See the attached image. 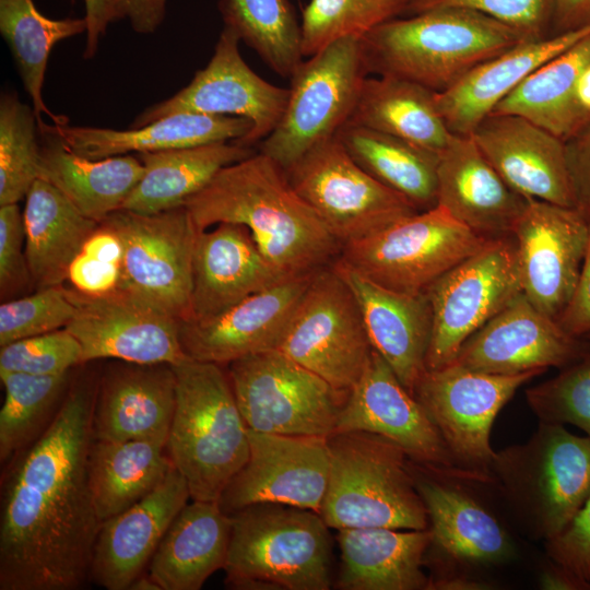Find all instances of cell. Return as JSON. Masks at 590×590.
Masks as SVG:
<instances>
[{
    "label": "cell",
    "mask_w": 590,
    "mask_h": 590,
    "mask_svg": "<svg viewBox=\"0 0 590 590\" xmlns=\"http://www.w3.org/2000/svg\"><path fill=\"white\" fill-rule=\"evenodd\" d=\"M98 382L81 377L2 477L0 590H78L102 526L90 482Z\"/></svg>",
    "instance_id": "cell-1"
},
{
    "label": "cell",
    "mask_w": 590,
    "mask_h": 590,
    "mask_svg": "<svg viewBox=\"0 0 590 590\" xmlns=\"http://www.w3.org/2000/svg\"><path fill=\"white\" fill-rule=\"evenodd\" d=\"M428 516L427 590H492L499 576L526 559L520 533L492 476L436 468L409 459Z\"/></svg>",
    "instance_id": "cell-2"
},
{
    "label": "cell",
    "mask_w": 590,
    "mask_h": 590,
    "mask_svg": "<svg viewBox=\"0 0 590 590\" xmlns=\"http://www.w3.org/2000/svg\"><path fill=\"white\" fill-rule=\"evenodd\" d=\"M184 205L200 232L221 223L246 226L266 258L287 276L330 266L342 248L285 170L260 151L223 167Z\"/></svg>",
    "instance_id": "cell-3"
},
{
    "label": "cell",
    "mask_w": 590,
    "mask_h": 590,
    "mask_svg": "<svg viewBox=\"0 0 590 590\" xmlns=\"http://www.w3.org/2000/svg\"><path fill=\"white\" fill-rule=\"evenodd\" d=\"M526 39L480 12L439 8L390 20L361 37L367 74L403 79L441 93Z\"/></svg>",
    "instance_id": "cell-4"
},
{
    "label": "cell",
    "mask_w": 590,
    "mask_h": 590,
    "mask_svg": "<svg viewBox=\"0 0 590 590\" xmlns=\"http://www.w3.org/2000/svg\"><path fill=\"white\" fill-rule=\"evenodd\" d=\"M491 475L518 532L544 544L590 495V437L539 422L527 441L495 451Z\"/></svg>",
    "instance_id": "cell-5"
},
{
    "label": "cell",
    "mask_w": 590,
    "mask_h": 590,
    "mask_svg": "<svg viewBox=\"0 0 590 590\" xmlns=\"http://www.w3.org/2000/svg\"><path fill=\"white\" fill-rule=\"evenodd\" d=\"M176 404L166 449L193 500L217 502L249 457L248 427L221 365H173Z\"/></svg>",
    "instance_id": "cell-6"
},
{
    "label": "cell",
    "mask_w": 590,
    "mask_h": 590,
    "mask_svg": "<svg viewBox=\"0 0 590 590\" xmlns=\"http://www.w3.org/2000/svg\"><path fill=\"white\" fill-rule=\"evenodd\" d=\"M232 516L226 585L243 590H329L332 539L310 509L255 504Z\"/></svg>",
    "instance_id": "cell-7"
},
{
    "label": "cell",
    "mask_w": 590,
    "mask_h": 590,
    "mask_svg": "<svg viewBox=\"0 0 590 590\" xmlns=\"http://www.w3.org/2000/svg\"><path fill=\"white\" fill-rule=\"evenodd\" d=\"M328 444L329 482L319 515L329 528L428 529L403 449L365 432L335 433Z\"/></svg>",
    "instance_id": "cell-8"
},
{
    "label": "cell",
    "mask_w": 590,
    "mask_h": 590,
    "mask_svg": "<svg viewBox=\"0 0 590 590\" xmlns=\"http://www.w3.org/2000/svg\"><path fill=\"white\" fill-rule=\"evenodd\" d=\"M491 239L471 231L437 204L344 244L337 259L379 286L422 294Z\"/></svg>",
    "instance_id": "cell-9"
},
{
    "label": "cell",
    "mask_w": 590,
    "mask_h": 590,
    "mask_svg": "<svg viewBox=\"0 0 590 590\" xmlns=\"http://www.w3.org/2000/svg\"><path fill=\"white\" fill-rule=\"evenodd\" d=\"M367 75L357 36L339 38L304 59L290 78L284 113L259 151L286 172L349 121Z\"/></svg>",
    "instance_id": "cell-10"
},
{
    "label": "cell",
    "mask_w": 590,
    "mask_h": 590,
    "mask_svg": "<svg viewBox=\"0 0 590 590\" xmlns=\"http://www.w3.org/2000/svg\"><path fill=\"white\" fill-rule=\"evenodd\" d=\"M228 378L251 430L330 437L346 394L279 350L236 359Z\"/></svg>",
    "instance_id": "cell-11"
},
{
    "label": "cell",
    "mask_w": 590,
    "mask_h": 590,
    "mask_svg": "<svg viewBox=\"0 0 590 590\" xmlns=\"http://www.w3.org/2000/svg\"><path fill=\"white\" fill-rule=\"evenodd\" d=\"M102 223L110 226L122 244L118 290L178 321L189 320L193 253L200 231L186 206L154 214L120 209Z\"/></svg>",
    "instance_id": "cell-12"
},
{
    "label": "cell",
    "mask_w": 590,
    "mask_h": 590,
    "mask_svg": "<svg viewBox=\"0 0 590 590\" xmlns=\"http://www.w3.org/2000/svg\"><path fill=\"white\" fill-rule=\"evenodd\" d=\"M285 173L342 246L420 212L365 172L337 137L310 149Z\"/></svg>",
    "instance_id": "cell-13"
},
{
    "label": "cell",
    "mask_w": 590,
    "mask_h": 590,
    "mask_svg": "<svg viewBox=\"0 0 590 590\" xmlns=\"http://www.w3.org/2000/svg\"><path fill=\"white\" fill-rule=\"evenodd\" d=\"M278 350L341 392L362 377L373 347L357 300L332 263L312 275Z\"/></svg>",
    "instance_id": "cell-14"
},
{
    "label": "cell",
    "mask_w": 590,
    "mask_h": 590,
    "mask_svg": "<svg viewBox=\"0 0 590 590\" xmlns=\"http://www.w3.org/2000/svg\"><path fill=\"white\" fill-rule=\"evenodd\" d=\"M521 293L512 236L493 238L425 292L433 327L426 368L450 364L462 344Z\"/></svg>",
    "instance_id": "cell-15"
},
{
    "label": "cell",
    "mask_w": 590,
    "mask_h": 590,
    "mask_svg": "<svg viewBox=\"0 0 590 590\" xmlns=\"http://www.w3.org/2000/svg\"><path fill=\"white\" fill-rule=\"evenodd\" d=\"M543 370L495 375L450 363L426 369L413 396L438 429L460 470L491 475V430L516 391Z\"/></svg>",
    "instance_id": "cell-16"
},
{
    "label": "cell",
    "mask_w": 590,
    "mask_h": 590,
    "mask_svg": "<svg viewBox=\"0 0 590 590\" xmlns=\"http://www.w3.org/2000/svg\"><path fill=\"white\" fill-rule=\"evenodd\" d=\"M239 42L238 35L224 26L208 64L175 95L140 113L130 127L179 113L235 116L252 123L250 132L236 143L252 148L264 140L278 126L290 90L258 75L241 57Z\"/></svg>",
    "instance_id": "cell-17"
},
{
    "label": "cell",
    "mask_w": 590,
    "mask_h": 590,
    "mask_svg": "<svg viewBox=\"0 0 590 590\" xmlns=\"http://www.w3.org/2000/svg\"><path fill=\"white\" fill-rule=\"evenodd\" d=\"M249 457L219 505L232 515L255 504L320 512L330 472L327 437L269 434L248 428Z\"/></svg>",
    "instance_id": "cell-18"
},
{
    "label": "cell",
    "mask_w": 590,
    "mask_h": 590,
    "mask_svg": "<svg viewBox=\"0 0 590 590\" xmlns=\"http://www.w3.org/2000/svg\"><path fill=\"white\" fill-rule=\"evenodd\" d=\"M511 236L521 292L557 321L579 278L589 239V216L579 208L528 199Z\"/></svg>",
    "instance_id": "cell-19"
},
{
    "label": "cell",
    "mask_w": 590,
    "mask_h": 590,
    "mask_svg": "<svg viewBox=\"0 0 590 590\" xmlns=\"http://www.w3.org/2000/svg\"><path fill=\"white\" fill-rule=\"evenodd\" d=\"M75 314L66 329L82 347L83 364L116 358L135 364L175 365L188 358L179 321L122 291L86 295L68 288Z\"/></svg>",
    "instance_id": "cell-20"
},
{
    "label": "cell",
    "mask_w": 590,
    "mask_h": 590,
    "mask_svg": "<svg viewBox=\"0 0 590 590\" xmlns=\"http://www.w3.org/2000/svg\"><path fill=\"white\" fill-rule=\"evenodd\" d=\"M314 274L284 278L211 318L179 321L185 355L223 365L278 350Z\"/></svg>",
    "instance_id": "cell-21"
},
{
    "label": "cell",
    "mask_w": 590,
    "mask_h": 590,
    "mask_svg": "<svg viewBox=\"0 0 590 590\" xmlns=\"http://www.w3.org/2000/svg\"><path fill=\"white\" fill-rule=\"evenodd\" d=\"M346 432L381 436L421 464L459 469L421 403L375 350L340 412L335 433Z\"/></svg>",
    "instance_id": "cell-22"
},
{
    "label": "cell",
    "mask_w": 590,
    "mask_h": 590,
    "mask_svg": "<svg viewBox=\"0 0 590 590\" xmlns=\"http://www.w3.org/2000/svg\"><path fill=\"white\" fill-rule=\"evenodd\" d=\"M588 350L519 293L473 333L451 363L495 375L563 368Z\"/></svg>",
    "instance_id": "cell-23"
},
{
    "label": "cell",
    "mask_w": 590,
    "mask_h": 590,
    "mask_svg": "<svg viewBox=\"0 0 590 590\" xmlns=\"http://www.w3.org/2000/svg\"><path fill=\"white\" fill-rule=\"evenodd\" d=\"M481 152L520 196L579 208L566 142L529 119L487 115L470 134Z\"/></svg>",
    "instance_id": "cell-24"
},
{
    "label": "cell",
    "mask_w": 590,
    "mask_h": 590,
    "mask_svg": "<svg viewBox=\"0 0 590 590\" xmlns=\"http://www.w3.org/2000/svg\"><path fill=\"white\" fill-rule=\"evenodd\" d=\"M189 498L187 482L173 465L149 495L103 521L94 545L90 579L107 590H129Z\"/></svg>",
    "instance_id": "cell-25"
},
{
    "label": "cell",
    "mask_w": 590,
    "mask_h": 590,
    "mask_svg": "<svg viewBox=\"0 0 590 590\" xmlns=\"http://www.w3.org/2000/svg\"><path fill=\"white\" fill-rule=\"evenodd\" d=\"M437 175L438 205L481 236H511L528 198L509 187L470 134L452 133Z\"/></svg>",
    "instance_id": "cell-26"
},
{
    "label": "cell",
    "mask_w": 590,
    "mask_h": 590,
    "mask_svg": "<svg viewBox=\"0 0 590 590\" xmlns=\"http://www.w3.org/2000/svg\"><path fill=\"white\" fill-rule=\"evenodd\" d=\"M284 278L287 275L271 264L246 226L221 223L210 232H199L189 320L216 316Z\"/></svg>",
    "instance_id": "cell-27"
},
{
    "label": "cell",
    "mask_w": 590,
    "mask_h": 590,
    "mask_svg": "<svg viewBox=\"0 0 590 590\" xmlns=\"http://www.w3.org/2000/svg\"><path fill=\"white\" fill-rule=\"evenodd\" d=\"M332 264L357 300L373 350L413 394L427 369L426 356L433 327L427 295L394 292L365 279L338 259Z\"/></svg>",
    "instance_id": "cell-28"
},
{
    "label": "cell",
    "mask_w": 590,
    "mask_h": 590,
    "mask_svg": "<svg viewBox=\"0 0 590 590\" xmlns=\"http://www.w3.org/2000/svg\"><path fill=\"white\" fill-rule=\"evenodd\" d=\"M175 404L173 365L122 362L108 368L98 381L94 438L104 441L167 439Z\"/></svg>",
    "instance_id": "cell-29"
},
{
    "label": "cell",
    "mask_w": 590,
    "mask_h": 590,
    "mask_svg": "<svg viewBox=\"0 0 590 590\" xmlns=\"http://www.w3.org/2000/svg\"><path fill=\"white\" fill-rule=\"evenodd\" d=\"M251 128L252 123L241 117L179 113L127 130L46 123L39 129V134L56 135L75 154L101 160L129 153L237 142Z\"/></svg>",
    "instance_id": "cell-30"
},
{
    "label": "cell",
    "mask_w": 590,
    "mask_h": 590,
    "mask_svg": "<svg viewBox=\"0 0 590 590\" xmlns=\"http://www.w3.org/2000/svg\"><path fill=\"white\" fill-rule=\"evenodd\" d=\"M590 34V25L524 40L470 71L453 86L436 93L439 114L455 134L469 135L526 78Z\"/></svg>",
    "instance_id": "cell-31"
},
{
    "label": "cell",
    "mask_w": 590,
    "mask_h": 590,
    "mask_svg": "<svg viewBox=\"0 0 590 590\" xmlns=\"http://www.w3.org/2000/svg\"><path fill=\"white\" fill-rule=\"evenodd\" d=\"M430 531L385 527L338 530L342 590H427Z\"/></svg>",
    "instance_id": "cell-32"
},
{
    "label": "cell",
    "mask_w": 590,
    "mask_h": 590,
    "mask_svg": "<svg viewBox=\"0 0 590 590\" xmlns=\"http://www.w3.org/2000/svg\"><path fill=\"white\" fill-rule=\"evenodd\" d=\"M232 516L217 502L187 503L170 523L150 563L148 575L160 590H199L225 568Z\"/></svg>",
    "instance_id": "cell-33"
},
{
    "label": "cell",
    "mask_w": 590,
    "mask_h": 590,
    "mask_svg": "<svg viewBox=\"0 0 590 590\" xmlns=\"http://www.w3.org/2000/svg\"><path fill=\"white\" fill-rule=\"evenodd\" d=\"M589 68L590 34L532 72L491 114L524 117L567 142L590 125L578 96Z\"/></svg>",
    "instance_id": "cell-34"
},
{
    "label": "cell",
    "mask_w": 590,
    "mask_h": 590,
    "mask_svg": "<svg viewBox=\"0 0 590 590\" xmlns=\"http://www.w3.org/2000/svg\"><path fill=\"white\" fill-rule=\"evenodd\" d=\"M25 257L38 288L60 286L98 222L81 214L49 181L38 178L23 210Z\"/></svg>",
    "instance_id": "cell-35"
},
{
    "label": "cell",
    "mask_w": 590,
    "mask_h": 590,
    "mask_svg": "<svg viewBox=\"0 0 590 590\" xmlns=\"http://www.w3.org/2000/svg\"><path fill=\"white\" fill-rule=\"evenodd\" d=\"M40 178L54 185L84 216L102 222L120 210L141 179L140 158L126 154L101 160L82 157L56 135L40 134Z\"/></svg>",
    "instance_id": "cell-36"
},
{
    "label": "cell",
    "mask_w": 590,
    "mask_h": 590,
    "mask_svg": "<svg viewBox=\"0 0 590 590\" xmlns=\"http://www.w3.org/2000/svg\"><path fill=\"white\" fill-rule=\"evenodd\" d=\"M253 153L229 141L138 154L144 173L121 209L154 214L181 206L223 167Z\"/></svg>",
    "instance_id": "cell-37"
},
{
    "label": "cell",
    "mask_w": 590,
    "mask_h": 590,
    "mask_svg": "<svg viewBox=\"0 0 590 590\" xmlns=\"http://www.w3.org/2000/svg\"><path fill=\"white\" fill-rule=\"evenodd\" d=\"M435 94L403 79L367 75L346 123L380 131L440 154L452 132L438 111Z\"/></svg>",
    "instance_id": "cell-38"
},
{
    "label": "cell",
    "mask_w": 590,
    "mask_h": 590,
    "mask_svg": "<svg viewBox=\"0 0 590 590\" xmlns=\"http://www.w3.org/2000/svg\"><path fill=\"white\" fill-rule=\"evenodd\" d=\"M166 442V438H94L90 482L102 522L130 508L163 482L173 468Z\"/></svg>",
    "instance_id": "cell-39"
},
{
    "label": "cell",
    "mask_w": 590,
    "mask_h": 590,
    "mask_svg": "<svg viewBox=\"0 0 590 590\" xmlns=\"http://www.w3.org/2000/svg\"><path fill=\"white\" fill-rule=\"evenodd\" d=\"M335 137L365 172L418 211L437 205L439 154L352 123H345Z\"/></svg>",
    "instance_id": "cell-40"
},
{
    "label": "cell",
    "mask_w": 590,
    "mask_h": 590,
    "mask_svg": "<svg viewBox=\"0 0 590 590\" xmlns=\"http://www.w3.org/2000/svg\"><path fill=\"white\" fill-rule=\"evenodd\" d=\"M81 19L54 20L42 14L33 0H0V34L7 43L24 90L38 119V128L48 115L55 125L69 122L66 116L51 113L43 99V85L49 55L56 44L86 33Z\"/></svg>",
    "instance_id": "cell-41"
},
{
    "label": "cell",
    "mask_w": 590,
    "mask_h": 590,
    "mask_svg": "<svg viewBox=\"0 0 590 590\" xmlns=\"http://www.w3.org/2000/svg\"><path fill=\"white\" fill-rule=\"evenodd\" d=\"M232 28L275 73L290 79L304 60L302 26L288 0H220Z\"/></svg>",
    "instance_id": "cell-42"
},
{
    "label": "cell",
    "mask_w": 590,
    "mask_h": 590,
    "mask_svg": "<svg viewBox=\"0 0 590 590\" xmlns=\"http://www.w3.org/2000/svg\"><path fill=\"white\" fill-rule=\"evenodd\" d=\"M4 400L0 410V461L27 448L49 425L69 387L70 371L56 376L0 371Z\"/></svg>",
    "instance_id": "cell-43"
},
{
    "label": "cell",
    "mask_w": 590,
    "mask_h": 590,
    "mask_svg": "<svg viewBox=\"0 0 590 590\" xmlns=\"http://www.w3.org/2000/svg\"><path fill=\"white\" fill-rule=\"evenodd\" d=\"M38 119L13 91L0 97V205L19 203L40 178Z\"/></svg>",
    "instance_id": "cell-44"
},
{
    "label": "cell",
    "mask_w": 590,
    "mask_h": 590,
    "mask_svg": "<svg viewBox=\"0 0 590 590\" xmlns=\"http://www.w3.org/2000/svg\"><path fill=\"white\" fill-rule=\"evenodd\" d=\"M411 0H309L303 11L302 48L305 58L332 42L362 37L406 13Z\"/></svg>",
    "instance_id": "cell-45"
},
{
    "label": "cell",
    "mask_w": 590,
    "mask_h": 590,
    "mask_svg": "<svg viewBox=\"0 0 590 590\" xmlns=\"http://www.w3.org/2000/svg\"><path fill=\"white\" fill-rule=\"evenodd\" d=\"M526 400L539 422L571 424L590 437V351L553 378L528 388Z\"/></svg>",
    "instance_id": "cell-46"
},
{
    "label": "cell",
    "mask_w": 590,
    "mask_h": 590,
    "mask_svg": "<svg viewBox=\"0 0 590 590\" xmlns=\"http://www.w3.org/2000/svg\"><path fill=\"white\" fill-rule=\"evenodd\" d=\"M75 314L63 285L38 288L30 296L7 300L0 306V346L66 328Z\"/></svg>",
    "instance_id": "cell-47"
},
{
    "label": "cell",
    "mask_w": 590,
    "mask_h": 590,
    "mask_svg": "<svg viewBox=\"0 0 590 590\" xmlns=\"http://www.w3.org/2000/svg\"><path fill=\"white\" fill-rule=\"evenodd\" d=\"M83 364L82 347L66 328L21 339L0 349V371L56 376Z\"/></svg>",
    "instance_id": "cell-48"
},
{
    "label": "cell",
    "mask_w": 590,
    "mask_h": 590,
    "mask_svg": "<svg viewBox=\"0 0 590 590\" xmlns=\"http://www.w3.org/2000/svg\"><path fill=\"white\" fill-rule=\"evenodd\" d=\"M463 8L485 14L535 40L551 35L555 0H411L406 13Z\"/></svg>",
    "instance_id": "cell-49"
},
{
    "label": "cell",
    "mask_w": 590,
    "mask_h": 590,
    "mask_svg": "<svg viewBox=\"0 0 590 590\" xmlns=\"http://www.w3.org/2000/svg\"><path fill=\"white\" fill-rule=\"evenodd\" d=\"M545 556L590 589V495L564 531L544 543Z\"/></svg>",
    "instance_id": "cell-50"
},
{
    "label": "cell",
    "mask_w": 590,
    "mask_h": 590,
    "mask_svg": "<svg viewBox=\"0 0 590 590\" xmlns=\"http://www.w3.org/2000/svg\"><path fill=\"white\" fill-rule=\"evenodd\" d=\"M23 212L17 203L0 205V288L1 295L23 286L31 278L25 252Z\"/></svg>",
    "instance_id": "cell-51"
},
{
    "label": "cell",
    "mask_w": 590,
    "mask_h": 590,
    "mask_svg": "<svg viewBox=\"0 0 590 590\" xmlns=\"http://www.w3.org/2000/svg\"><path fill=\"white\" fill-rule=\"evenodd\" d=\"M120 275V264L104 261L80 251L69 267L67 280L73 290L97 296L117 291Z\"/></svg>",
    "instance_id": "cell-52"
},
{
    "label": "cell",
    "mask_w": 590,
    "mask_h": 590,
    "mask_svg": "<svg viewBox=\"0 0 590 590\" xmlns=\"http://www.w3.org/2000/svg\"><path fill=\"white\" fill-rule=\"evenodd\" d=\"M557 322L567 334L574 338L590 335V216L588 246L579 278L573 296Z\"/></svg>",
    "instance_id": "cell-53"
},
{
    "label": "cell",
    "mask_w": 590,
    "mask_h": 590,
    "mask_svg": "<svg viewBox=\"0 0 590 590\" xmlns=\"http://www.w3.org/2000/svg\"><path fill=\"white\" fill-rule=\"evenodd\" d=\"M566 151L578 206L590 216V125L566 142Z\"/></svg>",
    "instance_id": "cell-54"
},
{
    "label": "cell",
    "mask_w": 590,
    "mask_h": 590,
    "mask_svg": "<svg viewBox=\"0 0 590 590\" xmlns=\"http://www.w3.org/2000/svg\"><path fill=\"white\" fill-rule=\"evenodd\" d=\"M167 0H113L115 21L128 19L139 34H152L163 23Z\"/></svg>",
    "instance_id": "cell-55"
},
{
    "label": "cell",
    "mask_w": 590,
    "mask_h": 590,
    "mask_svg": "<svg viewBox=\"0 0 590 590\" xmlns=\"http://www.w3.org/2000/svg\"><path fill=\"white\" fill-rule=\"evenodd\" d=\"M87 23L86 43L83 52L85 59L94 58L101 38L105 35L108 25L115 22L113 0H84Z\"/></svg>",
    "instance_id": "cell-56"
},
{
    "label": "cell",
    "mask_w": 590,
    "mask_h": 590,
    "mask_svg": "<svg viewBox=\"0 0 590 590\" xmlns=\"http://www.w3.org/2000/svg\"><path fill=\"white\" fill-rule=\"evenodd\" d=\"M88 256L121 266L122 244L118 234L105 223H98L88 236L82 250Z\"/></svg>",
    "instance_id": "cell-57"
},
{
    "label": "cell",
    "mask_w": 590,
    "mask_h": 590,
    "mask_svg": "<svg viewBox=\"0 0 590 590\" xmlns=\"http://www.w3.org/2000/svg\"><path fill=\"white\" fill-rule=\"evenodd\" d=\"M590 25V0H555L551 35Z\"/></svg>",
    "instance_id": "cell-58"
},
{
    "label": "cell",
    "mask_w": 590,
    "mask_h": 590,
    "mask_svg": "<svg viewBox=\"0 0 590 590\" xmlns=\"http://www.w3.org/2000/svg\"><path fill=\"white\" fill-rule=\"evenodd\" d=\"M539 564L536 583L542 590H585L569 573L546 556Z\"/></svg>",
    "instance_id": "cell-59"
},
{
    "label": "cell",
    "mask_w": 590,
    "mask_h": 590,
    "mask_svg": "<svg viewBox=\"0 0 590 590\" xmlns=\"http://www.w3.org/2000/svg\"><path fill=\"white\" fill-rule=\"evenodd\" d=\"M578 96L581 105L590 113V68L580 79Z\"/></svg>",
    "instance_id": "cell-60"
},
{
    "label": "cell",
    "mask_w": 590,
    "mask_h": 590,
    "mask_svg": "<svg viewBox=\"0 0 590 590\" xmlns=\"http://www.w3.org/2000/svg\"><path fill=\"white\" fill-rule=\"evenodd\" d=\"M131 590H160V587L146 574L138 577L130 586Z\"/></svg>",
    "instance_id": "cell-61"
},
{
    "label": "cell",
    "mask_w": 590,
    "mask_h": 590,
    "mask_svg": "<svg viewBox=\"0 0 590 590\" xmlns=\"http://www.w3.org/2000/svg\"><path fill=\"white\" fill-rule=\"evenodd\" d=\"M590 338V335H588Z\"/></svg>",
    "instance_id": "cell-62"
}]
</instances>
